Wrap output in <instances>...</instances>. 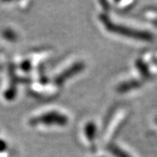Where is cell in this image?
<instances>
[{"instance_id": "obj_1", "label": "cell", "mask_w": 157, "mask_h": 157, "mask_svg": "<svg viewBox=\"0 0 157 157\" xmlns=\"http://www.w3.org/2000/svg\"><path fill=\"white\" fill-rule=\"evenodd\" d=\"M103 21L107 30H109L110 32L114 33L120 34L124 37L138 39V40H144V41H152L155 39V35L147 31H142V30L134 29L125 26V25H121L114 24L107 17L104 18Z\"/></svg>"}, {"instance_id": "obj_2", "label": "cell", "mask_w": 157, "mask_h": 157, "mask_svg": "<svg viewBox=\"0 0 157 157\" xmlns=\"http://www.w3.org/2000/svg\"><path fill=\"white\" fill-rule=\"evenodd\" d=\"M141 86H142V82L140 79L133 78V79H129V80H126V81L121 82L118 86L116 90L120 94H126V93H128L132 90L140 88Z\"/></svg>"}, {"instance_id": "obj_3", "label": "cell", "mask_w": 157, "mask_h": 157, "mask_svg": "<svg viewBox=\"0 0 157 157\" xmlns=\"http://www.w3.org/2000/svg\"><path fill=\"white\" fill-rule=\"evenodd\" d=\"M135 67L138 69L140 74L142 76V78L145 79H150L153 76V74L150 72L149 68L147 67L145 62L143 61L142 59H137L135 61Z\"/></svg>"}, {"instance_id": "obj_4", "label": "cell", "mask_w": 157, "mask_h": 157, "mask_svg": "<svg viewBox=\"0 0 157 157\" xmlns=\"http://www.w3.org/2000/svg\"><path fill=\"white\" fill-rule=\"evenodd\" d=\"M110 150L112 151V153L115 155L116 157H132L129 154H128L126 151H124L123 149H121L119 147L117 146H111L110 147Z\"/></svg>"}]
</instances>
